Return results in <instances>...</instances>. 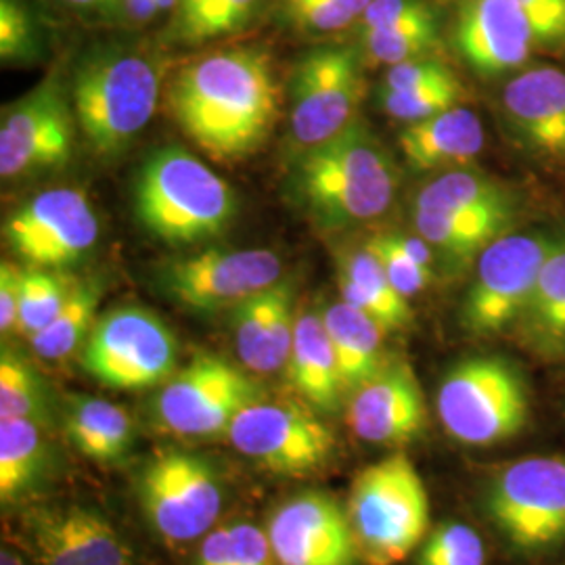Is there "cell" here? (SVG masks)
I'll list each match as a JSON object with an SVG mask.
<instances>
[{
  "label": "cell",
  "instance_id": "cell-12",
  "mask_svg": "<svg viewBox=\"0 0 565 565\" xmlns=\"http://www.w3.org/2000/svg\"><path fill=\"white\" fill-rule=\"evenodd\" d=\"M233 446L281 476H312L335 452V436L327 425L298 404H252L228 429Z\"/></svg>",
  "mask_w": 565,
  "mask_h": 565
},
{
  "label": "cell",
  "instance_id": "cell-51",
  "mask_svg": "<svg viewBox=\"0 0 565 565\" xmlns=\"http://www.w3.org/2000/svg\"><path fill=\"white\" fill-rule=\"evenodd\" d=\"M0 565H28V562L21 555H18L13 548L2 546V551H0Z\"/></svg>",
  "mask_w": 565,
  "mask_h": 565
},
{
  "label": "cell",
  "instance_id": "cell-4",
  "mask_svg": "<svg viewBox=\"0 0 565 565\" xmlns=\"http://www.w3.org/2000/svg\"><path fill=\"white\" fill-rule=\"evenodd\" d=\"M429 494L404 452H392L356 473L348 497V522L359 562L396 565L425 541Z\"/></svg>",
  "mask_w": 565,
  "mask_h": 565
},
{
  "label": "cell",
  "instance_id": "cell-23",
  "mask_svg": "<svg viewBox=\"0 0 565 565\" xmlns=\"http://www.w3.org/2000/svg\"><path fill=\"white\" fill-rule=\"evenodd\" d=\"M285 373L287 382L306 403L323 413L340 408L345 390L321 315L303 312L298 317Z\"/></svg>",
  "mask_w": 565,
  "mask_h": 565
},
{
  "label": "cell",
  "instance_id": "cell-2",
  "mask_svg": "<svg viewBox=\"0 0 565 565\" xmlns=\"http://www.w3.org/2000/svg\"><path fill=\"white\" fill-rule=\"evenodd\" d=\"M396 189V166L361 118L329 141L303 149L291 170L294 200L324 231L384 216Z\"/></svg>",
  "mask_w": 565,
  "mask_h": 565
},
{
  "label": "cell",
  "instance_id": "cell-31",
  "mask_svg": "<svg viewBox=\"0 0 565 565\" xmlns=\"http://www.w3.org/2000/svg\"><path fill=\"white\" fill-rule=\"evenodd\" d=\"M42 425L30 419H0V501L13 503L39 482L46 465Z\"/></svg>",
  "mask_w": 565,
  "mask_h": 565
},
{
  "label": "cell",
  "instance_id": "cell-15",
  "mask_svg": "<svg viewBox=\"0 0 565 565\" xmlns=\"http://www.w3.org/2000/svg\"><path fill=\"white\" fill-rule=\"evenodd\" d=\"M277 254L266 249H205L162 273L163 291L191 310L214 312L237 306L281 281Z\"/></svg>",
  "mask_w": 565,
  "mask_h": 565
},
{
  "label": "cell",
  "instance_id": "cell-21",
  "mask_svg": "<svg viewBox=\"0 0 565 565\" xmlns=\"http://www.w3.org/2000/svg\"><path fill=\"white\" fill-rule=\"evenodd\" d=\"M42 565H126L128 551L99 511L70 505L46 509L32 522Z\"/></svg>",
  "mask_w": 565,
  "mask_h": 565
},
{
  "label": "cell",
  "instance_id": "cell-52",
  "mask_svg": "<svg viewBox=\"0 0 565 565\" xmlns=\"http://www.w3.org/2000/svg\"><path fill=\"white\" fill-rule=\"evenodd\" d=\"M181 0H158V4H160V11H168V9H172V7H177Z\"/></svg>",
  "mask_w": 565,
  "mask_h": 565
},
{
  "label": "cell",
  "instance_id": "cell-36",
  "mask_svg": "<svg viewBox=\"0 0 565 565\" xmlns=\"http://www.w3.org/2000/svg\"><path fill=\"white\" fill-rule=\"evenodd\" d=\"M76 282L46 268H25L15 333L32 338L60 315Z\"/></svg>",
  "mask_w": 565,
  "mask_h": 565
},
{
  "label": "cell",
  "instance_id": "cell-47",
  "mask_svg": "<svg viewBox=\"0 0 565 565\" xmlns=\"http://www.w3.org/2000/svg\"><path fill=\"white\" fill-rule=\"evenodd\" d=\"M198 565H235L231 527H218L216 532H210L203 539Z\"/></svg>",
  "mask_w": 565,
  "mask_h": 565
},
{
  "label": "cell",
  "instance_id": "cell-28",
  "mask_svg": "<svg viewBox=\"0 0 565 565\" xmlns=\"http://www.w3.org/2000/svg\"><path fill=\"white\" fill-rule=\"evenodd\" d=\"M70 443L95 461H116L135 440V425L126 408L90 396H72L65 408Z\"/></svg>",
  "mask_w": 565,
  "mask_h": 565
},
{
  "label": "cell",
  "instance_id": "cell-6",
  "mask_svg": "<svg viewBox=\"0 0 565 565\" xmlns=\"http://www.w3.org/2000/svg\"><path fill=\"white\" fill-rule=\"evenodd\" d=\"M436 411L457 443L501 445L518 438L530 422V387L518 364L505 356H469L443 377Z\"/></svg>",
  "mask_w": 565,
  "mask_h": 565
},
{
  "label": "cell",
  "instance_id": "cell-40",
  "mask_svg": "<svg viewBox=\"0 0 565 565\" xmlns=\"http://www.w3.org/2000/svg\"><path fill=\"white\" fill-rule=\"evenodd\" d=\"M36 25L20 0H0V57L28 60L36 51Z\"/></svg>",
  "mask_w": 565,
  "mask_h": 565
},
{
  "label": "cell",
  "instance_id": "cell-1",
  "mask_svg": "<svg viewBox=\"0 0 565 565\" xmlns=\"http://www.w3.org/2000/svg\"><path fill=\"white\" fill-rule=\"evenodd\" d=\"M182 132L216 162L252 156L268 139L279 86L260 49H228L184 65L168 88Z\"/></svg>",
  "mask_w": 565,
  "mask_h": 565
},
{
  "label": "cell",
  "instance_id": "cell-43",
  "mask_svg": "<svg viewBox=\"0 0 565 565\" xmlns=\"http://www.w3.org/2000/svg\"><path fill=\"white\" fill-rule=\"evenodd\" d=\"M455 78V72L445 63L436 60L404 61L392 65L385 74L384 88L387 90H406L425 84H436Z\"/></svg>",
  "mask_w": 565,
  "mask_h": 565
},
{
  "label": "cell",
  "instance_id": "cell-30",
  "mask_svg": "<svg viewBox=\"0 0 565 565\" xmlns=\"http://www.w3.org/2000/svg\"><path fill=\"white\" fill-rule=\"evenodd\" d=\"M103 298L99 279L76 282L60 315L30 338L32 350L44 361H65L78 348H84L97 324V310Z\"/></svg>",
  "mask_w": 565,
  "mask_h": 565
},
{
  "label": "cell",
  "instance_id": "cell-10",
  "mask_svg": "<svg viewBox=\"0 0 565 565\" xmlns=\"http://www.w3.org/2000/svg\"><path fill=\"white\" fill-rule=\"evenodd\" d=\"M264 401V390L237 364L216 354H200L163 385L156 413L170 431L186 438H214L252 404Z\"/></svg>",
  "mask_w": 565,
  "mask_h": 565
},
{
  "label": "cell",
  "instance_id": "cell-22",
  "mask_svg": "<svg viewBox=\"0 0 565 565\" xmlns=\"http://www.w3.org/2000/svg\"><path fill=\"white\" fill-rule=\"evenodd\" d=\"M398 145L415 170H455L482 153L484 124L469 107L455 105L427 120L406 124Z\"/></svg>",
  "mask_w": 565,
  "mask_h": 565
},
{
  "label": "cell",
  "instance_id": "cell-39",
  "mask_svg": "<svg viewBox=\"0 0 565 565\" xmlns=\"http://www.w3.org/2000/svg\"><path fill=\"white\" fill-rule=\"evenodd\" d=\"M366 245L377 254V258L384 264L390 281L403 294L404 298L417 296L429 282L434 281V268L415 263L408 254H404L403 249L390 239L387 233L371 237Z\"/></svg>",
  "mask_w": 565,
  "mask_h": 565
},
{
  "label": "cell",
  "instance_id": "cell-33",
  "mask_svg": "<svg viewBox=\"0 0 565 565\" xmlns=\"http://www.w3.org/2000/svg\"><path fill=\"white\" fill-rule=\"evenodd\" d=\"M291 285L294 282L281 279L235 306V312H233L235 348H237L239 361L249 371L263 373L264 354H266V343L273 329V321L282 296Z\"/></svg>",
  "mask_w": 565,
  "mask_h": 565
},
{
  "label": "cell",
  "instance_id": "cell-17",
  "mask_svg": "<svg viewBox=\"0 0 565 565\" xmlns=\"http://www.w3.org/2000/svg\"><path fill=\"white\" fill-rule=\"evenodd\" d=\"M268 541L279 565H356L348 513L323 492L296 494L270 515Z\"/></svg>",
  "mask_w": 565,
  "mask_h": 565
},
{
  "label": "cell",
  "instance_id": "cell-48",
  "mask_svg": "<svg viewBox=\"0 0 565 565\" xmlns=\"http://www.w3.org/2000/svg\"><path fill=\"white\" fill-rule=\"evenodd\" d=\"M121 9L126 11V15L132 21H149L156 18V13H160V4L158 0H121Z\"/></svg>",
  "mask_w": 565,
  "mask_h": 565
},
{
  "label": "cell",
  "instance_id": "cell-41",
  "mask_svg": "<svg viewBox=\"0 0 565 565\" xmlns=\"http://www.w3.org/2000/svg\"><path fill=\"white\" fill-rule=\"evenodd\" d=\"M285 9L291 20L310 32H340L356 20L345 7L335 0H285Z\"/></svg>",
  "mask_w": 565,
  "mask_h": 565
},
{
  "label": "cell",
  "instance_id": "cell-37",
  "mask_svg": "<svg viewBox=\"0 0 565 565\" xmlns=\"http://www.w3.org/2000/svg\"><path fill=\"white\" fill-rule=\"evenodd\" d=\"M463 93V84L455 76L450 81L425 84V86L406 88V90L382 88L380 99L390 118L411 124V121L427 120L436 114H443L446 109L459 105Z\"/></svg>",
  "mask_w": 565,
  "mask_h": 565
},
{
  "label": "cell",
  "instance_id": "cell-19",
  "mask_svg": "<svg viewBox=\"0 0 565 565\" xmlns=\"http://www.w3.org/2000/svg\"><path fill=\"white\" fill-rule=\"evenodd\" d=\"M503 120L527 156L565 168V72L541 65L507 82Z\"/></svg>",
  "mask_w": 565,
  "mask_h": 565
},
{
  "label": "cell",
  "instance_id": "cell-34",
  "mask_svg": "<svg viewBox=\"0 0 565 565\" xmlns=\"http://www.w3.org/2000/svg\"><path fill=\"white\" fill-rule=\"evenodd\" d=\"M260 0H181L174 39L200 44L243 28Z\"/></svg>",
  "mask_w": 565,
  "mask_h": 565
},
{
  "label": "cell",
  "instance_id": "cell-14",
  "mask_svg": "<svg viewBox=\"0 0 565 565\" xmlns=\"http://www.w3.org/2000/svg\"><path fill=\"white\" fill-rule=\"evenodd\" d=\"M363 93L352 49H319L303 57L291 82L289 128L300 151L329 141L354 120Z\"/></svg>",
  "mask_w": 565,
  "mask_h": 565
},
{
  "label": "cell",
  "instance_id": "cell-8",
  "mask_svg": "<svg viewBox=\"0 0 565 565\" xmlns=\"http://www.w3.org/2000/svg\"><path fill=\"white\" fill-rule=\"evenodd\" d=\"M565 243L564 231L507 233L490 243L465 294L461 327L473 338L513 333L546 260Z\"/></svg>",
  "mask_w": 565,
  "mask_h": 565
},
{
  "label": "cell",
  "instance_id": "cell-3",
  "mask_svg": "<svg viewBox=\"0 0 565 565\" xmlns=\"http://www.w3.org/2000/svg\"><path fill=\"white\" fill-rule=\"evenodd\" d=\"M135 214L142 228L168 245L221 237L237 214L228 182L181 147L156 151L135 186Z\"/></svg>",
  "mask_w": 565,
  "mask_h": 565
},
{
  "label": "cell",
  "instance_id": "cell-38",
  "mask_svg": "<svg viewBox=\"0 0 565 565\" xmlns=\"http://www.w3.org/2000/svg\"><path fill=\"white\" fill-rule=\"evenodd\" d=\"M482 536L471 525L440 524L422 545L419 565H484Z\"/></svg>",
  "mask_w": 565,
  "mask_h": 565
},
{
  "label": "cell",
  "instance_id": "cell-11",
  "mask_svg": "<svg viewBox=\"0 0 565 565\" xmlns=\"http://www.w3.org/2000/svg\"><path fill=\"white\" fill-rule=\"evenodd\" d=\"M137 488L147 520L168 543L200 539L221 515V478L195 455H158L142 469Z\"/></svg>",
  "mask_w": 565,
  "mask_h": 565
},
{
  "label": "cell",
  "instance_id": "cell-16",
  "mask_svg": "<svg viewBox=\"0 0 565 565\" xmlns=\"http://www.w3.org/2000/svg\"><path fill=\"white\" fill-rule=\"evenodd\" d=\"M74 118L60 88L51 82L7 107L0 124L2 179L28 177L70 162Z\"/></svg>",
  "mask_w": 565,
  "mask_h": 565
},
{
  "label": "cell",
  "instance_id": "cell-32",
  "mask_svg": "<svg viewBox=\"0 0 565 565\" xmlns=\"http://www.w3.org/2000/svg\"><path fill=\"white\" fill-rule=\"evenodd\" d=\"M51 398L39 371L9 345L0 354V419L51 422Z\"/></svg>",
  "mask_w": 565,
  "mask_h": 565
},
{
  "label": "cell",
  "instance_id": "cell-9",
  "mask_svg": "<svg viewBox=\"0 0 565 565\" xmlns=\"http://www.w3.org/2000/svg\"><path fill=\"white\" fill-rule=\"evenodd\" d=\"M179 363V342L158 315L121 306L95 324L82 350V366L114 390H145L168 382Z\"/></svg>",
  "mask_w": 565,
  "mask_h": 565
},
{
  "label": "cell",
  "instance_id": "cell-44",
  "mask_svg": "<svg viewBox=\"0 0 565 565\" xmlns=\"http://www.w3.org/2000/svg\"><path fill=\"white\" fill-rule=\"evenodd\" d=\"M434 13L436 9L427 0H371L361 18V30L387 28Z\"/></svg>",
  "mask_w": 565,
  "mask_h": 565
},
{
  "label": "cell",
  "instance_id": "cell-13",
  "mask_svg": "<svg viewBox=\"0 0 565 565\" xmlns=\"http://www.w3.org/2000/svg\"><path fill=\"white\" fill-rule=\"evenodd\" d=\"M4 242L30 268L57 270L82 260L99 239V218L78 189H49L4 223Z\"/></svg>",
  "mask_w": 565,
  "mask_h": 565
},
{
  "label": "cell",
  "instance_id": "cell-18",
  "mask_svg": "<svg viewBox=\"0 0 565 565\" xmlns=\"http://www.w3.org/2000/svg\"><path fill=\"white\" fill-rule=\"evenodd\" d=\"M455 44L465 63L484 78L524 67L539 46L515 0H461L455 18Z\"/></svg>",
  "mask_w": 565,
  "mask_h": 565
},
{
  "label": "cell",
  "instance_id": "cell-46",
  "mask_svg": "<svg viewBox=\"0 0 565 565\" xmlns=\"http://www.w3.org/2000/svg\"><path fill=\"white\" fill-rule=\"evenodd\" d=\"M23 270L25 268L9 260L0 264V331L4 335L18 329Z\"/></svg>",
  "mask_w": 565,
  "mask_h": 565
},
{
  "label": "cell",
  "instance_id": "cell-42",
  "mask_svg": "<svg viewBox=\"0 0 565 565\" xmlns=\"http://www.w3.org/2000/svg\"><path fill=\"white\" fill-rule=\"evenodd\" d=\"M530 21L539 46L565 44V0H515Z\"/></svg>",
  "mask_w": 565,
  "mask_h": 565
},
{
  "label": "cell",
  "instance_id": "cell-24",
  "mask_svg": "<svg viewBox=\"0 0 565 565\" xmlns=\"http://www.w3.org/2000/svg\"><path fill=\"white\" fill-rule=\"evenodd\" d=\"M338 285L343 302L363 310L385 331H403L413 324V308L408 298L392 285L384 264L364 243L363 247L345 249L338 258Z\"/></svg>",
  "mask_w": 565,
  "mask_h": 565
},
{
  "label": "cell",
  "instance_id": "cell-5",
  "mask_svg": "<svg viewBox=\"0 0 565 565\" xmlns=\"http://www.w3.org/2000/svg\"><path fill=\"white\" fill-rule=\"evenodd\" d=\"M160 72L132 51H105L82 61L72 105L78 126L102 156L124 151L156 114Z\"/></svg>",
  "mask_w": 565,
  "mask_h": 565
},
{
  "label": "cell",
  "instance_id": "cell-7",
  "mask_svg": "<svg viewBox=\"0 0 565 565\" xmlns=\"http://www.w3.org/2000/svg\"><path fill=\"white\" fill-rule=\"evenodd\" d=\"M484 511L518 555L543 557L565 546V455L522 457L499 467L486 484Z\"/></svg>",
  "mask_w": 565,
  "mask_h": 565
},
{
  "label": "cell",
  "instance_id": "cell-45",
  "mask_svg": "<svg viewBox=\"0 0 565 565\" xmlns=\"http://www.w3.org/2000/svg\"><path fill=\"white\" fill-rule=\"evenodd\" d=\"M235 565H275L268 534L252 524L231 525Z\"/></svg>",
  "mask_w": 565,
  "mask_h": 565
},
{
  "label": "cell",
  "instance_id": "cell-26",
  "mask_svg": "<svg viewBox=\"0 0 565 565\" xmlns=\"http://www.w3.org/2000/svg\"><path fill=\"white\" fill-rule=\"evenodd\" d=\"M321 317L338 359L343 390L352 394L387 364L384 354L387 331L363 310L343 300L324 308Z\"/></svg>",
  "mask_w": 565,
  "mask_h": 565
},
{
  "label": "cell",
  "instance_id": "cell-49",
  "mask_svg": "<svg viewBox=\"0 0 565 565\" xmlns=\"http://www.w3.org/2000/svg\"><path fill=\"white\" fill-rule=\"evenodd\" d=\"M65 2L88 11H97V13H114L121 7V0H65Z\"/></svg>",
  "mask_w": 565,
  "mask_h": 565
},
{
  "label": "cell",
  "instance_id": "cell-20",
  "mask_svg": "<svg viewBox=\"0 0 565 565\" xmlns=\"http://www.w3.org/2000/svg\"><path fill=\"white\" fill-rule=\"evenodd\" d=\"M427 408L424 390L406 363H387L352 392L348 425L364 443L396 446L415 440L424 431Z\"/></svg>",
  "mask_w": 565,
  "mask_h": 565
},
{
  "label": "cell",
  "instance_id": "cell-35",
  "mask_svg": "<svg viewBox=\"0 0 565 565\" xmlns=\"http://www.w3.org/2000/svg\"><path fill=\"white\" fill-rule=\"evenodd\" d=\"M438 41L440 36L436 13L377 30H361V42L366 55L390 67L404 61L424 60Z\"/></svg>",
  "mask_w": 565,
  "mask_h": 565
},
{
  "label": "cell",
  "instance_id": "cell-29",
  "mask_svg": "<svg viewBox=\"0 0 565 565\" xmlns=\"http://www.w3.org/2000/svg\"><path fill=\"white\" fill-rule=\"evenodd\" d=\"M413 218L417 235H422L434 252H443L459 263L480 258L490 243L511 233L515 224V221L499 216H469L434 210H415Z\"/></svg>",
  "mask_w": 565,
  "mask_h": 565
},
{
  "label": "cell",
  "instance_id": "cell-27",
  "mask_svg": "<svg viewBox=\"0 0 565 565\" xmlns=\"http://www.w3.org/2000/svg\"><path fill=\"white\" fill-rule=\"evenodd\" d=\"M415 210L515 221L520 214V200L505 182L476 170L455 168L446 170L434 181L425 182L417 193Z\"/></svg>",
  "mask_w": 565,
  "mask_h": 565
},
{
  "label": "cell",
  "instance_id": "cell-25",
  "mask_svg": "<svg viewBox=\"0 0 565 565\" xmlns=\"http://www.w3.org/2000/svg\"><path fill=\"white\" fill-rule=\"evenodd\" d=\"M513 335L527 354L565 363V243L543 266Z\"/></svg>",
  "mask_w": 565,
  "mask_h": 565
},
{
  "label": "cell",
  "instance_id": "cell-50",
  "mask_svg": "<svg viewBox=\"0 0 565 565\" xmlns=\"http://www.w3.org/2000/svg\"><path fill=\"white\" fill-rule=\"evenodd\" d=\"M335 2L345 7V9H348L350 13H354L356 18H363L366 7L371 4V0H335Z\"/></svg>",
  "mask_w": 565,
  "mask_h": 565
}]
</instances>
